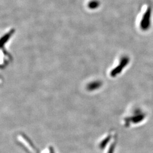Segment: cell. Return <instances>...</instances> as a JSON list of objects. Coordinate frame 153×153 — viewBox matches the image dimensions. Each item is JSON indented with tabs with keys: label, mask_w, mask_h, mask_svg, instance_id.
Masks as SVG:
<instances>
[{
	"label": "cell",
	"mask_w": 153,
	"mask_h": 153,
	"mask_svg": "<svg viewBox=\"0 0 153 153\" xmlns=\"http://www.w3.org/2000/svg\"><path fill=\"white\" fill-rule=\"evenodd\" d=\"M152 13V8L150 7H148V9L144 13L140 23V27L142 30L146 31L150 27Z\"/></svg>",
	"instance_id": "cell-1"
}]
</instances>
